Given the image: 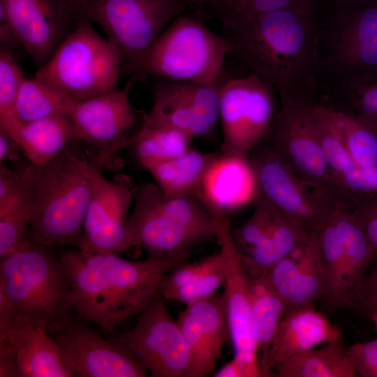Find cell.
<instances>
[{
  "label": "cell",
  "mask_w": 377,
  "mask_h": 377,
  "mask_svg": "<svg viewBox=\"0 0 377 377\" xmlns=\"http://www.w3.org/2000/svg\"><path fill=\"white\" fill-rule=\"evenodd\" d=\"M317 6L301 0L249 22L223 27L230 55L277 92L279 101L312 102L318 97Z\"/></svg>",
  "instance_id": "cell-1"
},
{
  "label": "cell",
  "mask_w": 377,
  "mask_h": 377,
  "mask_svg": "<svg viewBox=\"0 0 377 377\" xmlns=\"http://www.w3.org/2000/svg\"><path fill=\"white\" fill-rule=\"evenodd\" d=\"M119 254L61 250L77 318L111 337L117 327L137 316L158 292L163 276L176 264L148 258L130 260Z\"/></svg>",
  "instance_id": "cell-2"
},
{
  "label": "cell",
  "mask_w": 377,
  "mask_h": 377,
  "mask_svg": "<svg viewBox=\"0 0 377 377\" xmlns=\"http://www.w3.org/2000/svg\"><path fill=\"white\" fill-rule=\"evenodd\" d=\"M118 150L103 149L87 160L68 146L47 163L37 165L30 226L34 242L80 247L95 174Z\"/></svg>",
  "instance_id": "cell-3"
},
{
  "label": "cell",
  "mask_w": 377,
  "mask_h": 377,
  "mask_svg": "<svg viewBox=\"0 0 377 377\" xmlns=\"http://www.w3.org/2000/svg\"><path fill=\"white\" fill-rule=\"evenodd\" d=\"M134 200L125 227L126 249L141 247L148 258L177 265L196 245L217 241V221L195 196L165 197L149 183L135 190Z\"/></svg>",
  "instance_id": "cell-4"
},
{
  "label": "cell",
  "mask_w": 377,
  "mask_h": 377,
  "mask_svg": "<svg viewBox=\"0 0 377 377\" xmlns=\"http://www.w3.org/2000/svg\"><path fill=\"white\" fill-rule=\"evenodd\" d=\"M0 283L17 317L50 334L77 318L65 267L49 246L31 239L1 258Z\"/></svg>",
  "instance_id": "cell-5"
},
{
  "label": "cell",
  "mask_w": 377,
  "mask_h": 377,
  "mask_svg": "<svg viewBox=\"0 0 377 377\" xmlns=\"http://www.w3.org/2000/svg\"><path fill=\"white\" fill-rule=\"evenodd\" d=\"M230 51L228 38L211 31L198 15L183 13L153 41L133 76L214 84Z\"/></svg>",
  "instance_id": "cell-6"
},
{
  "label": "cell",
  "mask_w": 377,
  "mask_h": 377,
  "mask_svg": "<svg viewBox=\"0 0 377 377\" xmlns=\"http://www.w3.org/2000/svg\"><path fill=\"white\" fill-rule=\"evenodd\" d=\"M124 56L81 20L35 77L66 98L80 101L118 89Z\"/></svg>",
  "instance_id": "cell-7"
},
{
  "label": "cell",
  "mask_w": 377,
  "mask_h": 377,
  "mask_svg": "<svg viewBox=\"0 0 377 377\" xmlns=\"http://www.w3.org/2000/svg\"><path fill=\"white\" fill-rule=\"evenodd\" d=\"M317 8L320 81L375 72L377 0H343Z\"/></svg>",
  "instance_id": "cell-8"
},
{
  "label": "cell",
  "mask_w": 377,
  "mask_h": 377,
  "mask_svg": "<svg viewBox=\"0 0 377 377\" xmlns=\"http://www.w3.org/2000/svg\"><path fill=\"white\" fill-rule=\"evenodd\" d=\"M82 18L97 24L122 52L121 75L133 76L156 37L188 8L185 0H78Z\"/></svg>",
  "instance_id": "cell-9"
},
{
  "label": "cell",
  "mask_w": 377,
  "mask_h": 377,
  "mask_svg": "<svg viewBox=\"0 0 377 377\" xmlns=\"http://www.w3.org/2000/svg\"><path fill=\"white\" fill-rule=\"evenodd\" d=\"M276 90L253 73L229 79L219 89L221 151L247 157L266 140L279 109Z\"/></svg>",
  "instance_id": "cell-10"
},
{
  "label": "cell",
  "mask_w": 377,
  "mask_h": 377,
  "mask_svg": "<svg viewBox=\"0 0 377 377\" xmlns=\"http://www.w3.org/2000/svg\"><path fill=\"white\" fill-rule=\"evenodd\" d=\"M306 103L279 101V109L263 142L291 172L335 206L348 209L308 120Z\"/></svg>",
  "instance_id": "cell-11"
},
{
  "label": "cell",
  "mask_w": 377,
  "mask_h": 377,
  "mask_svg": "<svg viewBox=\"0 0 377 377\" xmlns=\"http://www.w3.org/2000/svg\"><path fill=\"white\" fill-rule=\"evenodd\" d=\"M334 212L320 228L318 241L324 280L322 300L337 309L347 306L371 265V253L357 219L344 213L334 221Z\"/></svg>",
  "instance_id": "cell-12"
},
{
  "label": "cell",
  "mask_w": 377,
  "mask_h": 377,
  "mask_svg": "<svg viewBox=\"0 0 377 377\" xmlns=\"http://www.w3.org/2000/svg\"><path fill=\"white\" fill-rule=\"evenodd\" d=\"M159 291L130 330L112 337L126 346L152 377H188L190 353Z\"/></svg>",
  "instance_id": "cell-13"
},
{
  "label": "cell",
  "mask_w": 377,
  "mask_h": 377,
  "mask_svg": "<svg viewBox=\"0 0 377 377\" xmlns=\"http://www.w3.org/2000/svg\"><path fill=\"white\" fill-rule=\"evenodd\" d=\"M248 159L263 196L307 232L320 228L335 206L290 171L264 142L253 148Z\"/></svg>",
  "instance_id": "cell-14"
},
{
  "label": "cell",
  "mask_w": 377,
  "mask_h": 377,
  "mask_svg": "<svg viewBox=\"0 0 377 377\" xmlns=\"http://www.w3.org/2000/svg\"><path fill=\"white\" fill-rule=\"evenodd\" d=\"M0 6L36 70L84 20L78 0H0Z\"/></svg>",
  "instance_id": "cell-15"
},
{
  "label": "cell",
  "mask_w": 377,
  "mask_h": 377,
  "mask_svg": "<svg viewBox=\"0 0 377 377\" xmlns=\"http://www.w3.org/2000/svg\"><path fill=\"white\" fill-rule=\"evenodd\" d=\"M221 84L165 79L156 86L142 124L179 130L193 138H209L219 121Z\"/></svg>",
  "instance_id": "cell-16"
},
{
  "label": "cell",
  "mask_w": 377,
  "mask_h": 377,
  "mask_svg": "<svg viewBox=\"0 0 377 377\" xmlns=\"http://www.w3.org/2000/svg\"><path fill=\"white\" fill-rule=\"evenodd\" d=\"M64 361L77 377H145L147 371L123 343L103 338L89 323L76 318L50 334Z\"/></svg>",
  "instance_id": "cell-17"
},
{
  "label": "cell",
  "mask_w": 377,
  "mask_h": 377,
  "mask_svg": "<svg viewBox=\"0 0 377 377\" xmlns=\"http://www.w3.org/2000/svg\"><path fill=\"white\" fill-rule=\"evenodd\" d=\"M251 216L231 230L234 244L249 272L262 274L302 245L307 232L259 195Z\"/></svg>",
  "instance_id": "cell-18"
},
{
  "label": "cell",
  "mask_w": 377,
  "mask_h": 377,
  "mask_svg": "<svg viewBox=\"0 0 377 377\" xmlns=\"http://www.w3.org/2000/svg\"><path fill=\"white\" fill-rule=\"evenodd\" d=\"M216 221L217 242L226 262L223 294L233 357L244 367L248 377L262 376L253 332L251 277L232 241L228 217Z\"/></svg>",
  "instance_id": "cell-19"
},
{
  "label": "cell",
  "mask_w": 377,
  "mask_h": 377,
  "mask_svg": "<svg viewBox=\"0 0 377 377\" xmlns=\"http://www.w3.org/2000/svg\"><path fill=\"white\" fill-rule=\"evenodd\" d=\"M131 76L121 89H116L86 100L74 101L68 114L79 140L99 151L130 145L127 132L137 119L129 93L133 84L142 79Z\"/></svg>",
  "instance_id": "cell-20"
},
{
  "label": "cell",
  "mask_w": 377,
  "mask_h": 377,
  "mask_svg": "<svg viewBox=\"0 0 377 377\" xmlns=\"http://www.w3.org/2000/svg\"><path fill=\"white\" fill-rule=\"evenodd\" d=\"M103 168L94 176L91 200L78 249L120 254L126 250L125 227L134 193L126 181H110Z\"/></svg>",
  "instance_id": "cell-21"
},
{
  "label": "cell",
  "mask_w": 377,
  "mask_h": 377,
  "mask_svg": "<svg viewBox=\"0 0 377 377\" xmlns=\"http://www.w3.org/2000/svg\"><path fill=\"white\" fill-rule=\"evenodd\" d=\"M177 320L190 353L188 377L213 374L223 346L230 341L223 293L186 305Z\"/></svg>",
  "instance_id": "cell-22"
},
{
  "label": "cell",
  "mask_w": 377,
  "mask_h": 377,
  "mask_svg": "<svg viewBox=\"0 0 377 377\" xmlns=\"http://www.w3.org/2000/svg\"><path fill=\"white\" fill-rule=\"evenodd\" d=\"M319 229L311 230L302 245L262 274L281 297L288 311L313 307L323 297L324 280Z\"/></svg>",
  "instance_id": "cell-23"
},
{
  "label": "cell",
  "mask_w": 377,
  "mask_h": 377,
  "mask_svg": "<svg viewBox=\"0 0 377 377\" xmlns=\"http://www.w3.org/2000/svg\"><path fill=\"white\" fill-rule=\"evenodd\" d=\"M259 196L248 157L216 151L195 194L214 218L254 202Z\"/></svg>",
  "instance_id": "cell-24"
},
{
  "label": "cell",
  "mask_w": 377,
  "mask_h": 377,
  "mask_svg": "<svg viewBox=\"0 0 377 377\" xmlns=\"http://www.w3.org/2000/svg\"><path fill=\"white\" fill-rule=\"evenodd\" d=\"M341 339L340 330L313 307L293 309L279 324L270 346L263 376L288 358Z\"/></svg>",
  "instance_id": "cell-25"
},
{
  "label": "cell",
  "mask_w": 377,
  "mask_h": 377,
  "mask_svg": "<svg viewBox=\"0 0 377 377\" xmlns=\"http://www.w3.org/2000/svg\"><path fill=\"white\" fill-rule=\"evenodd\" d=\"M0 339L11 342L15 349L20 377H72L59 348L44 329L17 317Z\"/></svg>",
  "instance_id": "cell-26"
},
{
  "label": "cell",
  "mask_w": 377,
  "mask_h": 377,
  "mask_svg": "<svg viewBox=\"0 0 377 377\" xmlns=\"http://www.w3.org/2000/svg\"><path fill=\"white\" fill-rule=\"evenodd\" d=\"M225 280L226 262L220 250L199 260L175 265L163 276L158 291L165 301L188 305L214 295Z\"/></svg>",
  "instance_id": "cell-27"
},
{
  "label": "cell",
  "mask_w": 377,
  "mask_h": 377,
  "mask_svg": "<svg viewBox=\"0 0 377 377\" xmlns=\"http://www.w3.org/2000/svg\"><path fill=\"white\" fill-rule=\"evenodd\" d=\"M31 163L42 165L79 140L68 114L22 123L11 134Z\"/></svg>",
  "instance_id": "cell-28"
},
{
  "label": "cell",
  "mask_w": 377,
  "mask_h": 377,
  "mask_svg": "<svg viewBox=\"0 0 377 377\" xmlns=\"http://www.w3.org/2000/svg\"><path fill=\"white\" fill-rule=\"evenodd\" d=\"M249 275L251 284L253 332L262 374L270 346L279 324L289 311L264 274L249 273Z\"/></svg>",
  "instance_id": "cell-29"
},
{
  "label": "cell",
  "mask_w": 377,
  "mask_h": 377,
  "mask_svg": "<svg viewBox=\"0 0 377 377\" xmlns=\"http://www.w3.org/2000/svg\"><path fill=\"white\" fill-rule=\"evenodd\" d=\"M214 154H203L191 147L179 156L147 170L164 196H195Z\"/></svg>",
  "instance_id": "cell-30"
},
{
  "label": "cell",
  "mask_w": 377,
  "mask_h": 377,
  "mask_svg": "<svg viewBox=\"0 0 377 377\" xmlns=\"http://www.w3.org/2000/svg\"><path fill=\"white\" fill-rule=\"evenodd\" d=\"M279 377H355L341 339L298 353L278 364Z\"/></svg>",
  "instance_id": "cell-31"
},
{
  "label": "cell",
  "mask_w": 377,
  "mask_h": 377,
  "mask_svg": "<svg viewBox=\"0 0 377 377\" xmlns=\"http://www.w3.org/2000/svg\"><path fill=\"white\" fill-rule=\"evenodd\" d=\"M193 139L179 130L142 124L132 136L130 146L140 164L147 169L183 154L191 148Z\"/></svg>",
  "instance_id": "cell-32"
},
{
  "label": "cell",
  "mask_w": 377,
  "mask_h": 377,
  "mask_svg": "<svg viewBox=\"0 0 377 377\" xmlns=\"http://www.w3.org/2000/svg\"><path fill=\"white\" fill-rule=\"evenodd\" d=\"M72 101L34 77L23 80L15 103V112L22 123L54 115L68 114Z\"/></svg>",
  "instance_id": "cell-33"
},
{
  "label": "cell",
  "mask_w": 377,
  "mask_h": 377,
  "mask_svg": "<svg viewBox=\"0 0 377 377\" xmlns=\"http://www.w3.org/2000/svg\"><path fill=\"white\" fill-rule=\"evenodd\" d=\"M25 75L14 53L0 47V128L10 134L22 124L15 103Z\"/></svg>",
  "instance_id": "cell-34"
},
{
  "label": "cell",
  "mask_w": 377,
  "mask_h": 377,
  "mask_svg": "<svg viewBox=\"0 0 377 377\" xmlns=\"http://www.w3.org/2000/svg\"><path fill=\"white\" fill-rule=\"evenodd\" d=\"M34 186L0 217V258L31 239L30 226L34 212Z\"/></svg>",
  "instance_id": "cell-35"
},
{
  "label": "cell",
  "mask_w": 377,
  "mask_h": 377,
  "mask_svg": "<svg viewBox=\"0 0 377 377\" xmlns=\"http://www.w3.org/2000/svg\"><path fill=\"white\" fill-rule=\"evenodd\" d=\"M338 113L346 147L352 160L362 167L377 168V133L362 124Z\"/></svg>",
  "instance_id": "cell-36"
},
{
  "label": "cell",
  "mask_w": 377,
  "mask_h": 377,
  "mask_svg": "<svg viewBox=\"0 0 377 377\" xmlns=\"http://www.w3.org/2000/svg\"><path fill=\"white\" fill-rule=\"evenodd\" d=\"M37 165L20 168L0 166V217L6 214L34 187Z\"/></svg>",
  "instance_id": "cell-37"
},
{
  "label": "cell",
  "mask_w": 377,
  "mask_h": 377,
  "mask_svg": "<svg viewBox=\"0 0 377 377\" xmlns=\"http://www.w3.org/2000/svg\"><path fill=\"white\" fill-rule=\"evenodd\" d=\"M301 0H248L221 18L222 27L249 22L264 15L295 6Z\"/></svg>",
  "instance_id": "cell-38"
},
{
  "label": "cell",
  "mask_w": 377,
  "mask_h": 377,
  "mask_svg": "<svg viewBox=\"0 0 377 377\" xmlns=\"http://www.w3.org/2000/svg\"><path fill=\"white\" fill-rule=\"evenodd\" d=\"M362 228L371 253V265L377 267V195L358 202L351 209Z\"/></svg>",
  "instance_id": "cell-39"
},
{
  "label": "cell",
  "mask_w": 377,
  "mask_h": 377,
  "mask_svg": "<svg viewBox=\"0 0 377 377\" xmlns=\"http://www.w3.org/2000/svg\"><path fill=\"white\" fill-rule=\"evenodd\" d=\"M347 354L357 376L377 377V339L352 345Z\"/></svg>",
  "instance_id": "cell-40"
},
{
  "label": "cell",
  "mask_w": 377,
  "mask_h": 377,
  "mask_svg": "<svg viewBox=\"0 0 377 377\" xmlns=\"http://www.w3.org/2000/svg\"><path fill=\"white\" fill-rule=\"evenodd\" d=\"M347 306L369 315L377 311V267L362 279L350 295Z\"/></svg>",
  "instance_id": "cell-41"
},
{
  "label": "cell",
  "mask_w": 377,
  "mask_h": 377,
  "mask_svg": "<svg viewBox=\"0 0 377 377\" xmlns=\"http://www.w3.org/2000/svg\"><path fill=\"white\" fill-rule=\"evenodd\" d=\"M0 377H20L18 362L11 342L0 339Z\"/></svg>",
  "instance_id": "cell-42"
},
{
  "label": "cell",
  "mask_w": 377,
  "mask_h": 377,
  "mask_svg": "<svg viewBox=\"0 0 377 377\" xmlns=\"http://www.w3.org/2000/svg\"><path fill=\"white\" fill-rule=\"evenodd\" d=\"M23 150L6 131L0 128V164L6 161H17Z\"/></svg>",
  "instance_id": "cell-43"
},
{
  "label": "cell",
  "mask_w": 377,
  "mask_h": 377,
  "mask_svg": "<svg viewBox=\"0 0 377 377\" xmlns=\"http://www.w3.org/2000/svg\"><path fill=\"white\" fill-rule=\"evenodd\" d=\"M17 47H21L20 43L4 8L0 6V47L14 52Z\"/></svg>",
  "instance_id": "cell-44"
},
{
  "label": "cell",
  "mask_w": 377,
  "mask_h": 377,
  "mask_svg": "<svg viewBox=\"0 0 377 377\" xmlns=\"http://www.w3.org/2000/svg\"><path fill=\"white\" fill-rule=\"evenodd\" d=\"M248 0H215L204 15H213L219 20Z\"/></svg>",
  "instance_id": "cell-45"
},
{
  "label": "cell",
  "mask_w": 377,
  "mask_h": 377,
  "mask_svg": "<svg viewBox=\"0 0 377 377\" xmlns=\"http://www.w3.org/2000/svg\"><path fill=\"white\" fill-rule=\"evenodd\" d=\"M213 374L214 377H248L244 367L235 357Z\"/></svg>",
  "instance_id": "cell-46"
},
{
  "label": "cell",
  "mask_w": 377,
  "mask_h": 377,
  "mask_svg": "<svg viewBox=\"0 0 377 377\" xmlns=\"http://www.w3.org/2000/svg\"><path fill=\"white\" fill-rule=\"evenodd\" d=\"M215 0H185L188 8L195 10L200 15H203Z\"/></svg>",
  "instance_id": "cell-47"
},
{
  "label": "cell",
  "mask_w": 377,
  "mask_h": 377,
  "mask_svg": "<svg viewBox=\"0 0 377 377\" xmlns=\"http://www.w3.org/2000/svg\"><path fill=\"white\" fill-rule=\"evenodd\" d=\"M339 1L343 0H313L317 7L323 6Z\"/></svg>",
  "instance_id": "cell-48"
},
{
  "label": "cell",
  "mask_w": 377,
  "mask_h": 377,
  "mask_svg": "<svg viewBox=\"0 0 377 377\" xmlns=\"http://www.w3.org/2000/svg\"><path fill=\"white\" fill-rule=\"evenodd\" d=\"M371 316V318L372 319L374 323V325L377 330V311L376 312H374L373 313H371L370 315Z\"/></svg>",
  "instance_id": "cell-49"
}]
</instances>
